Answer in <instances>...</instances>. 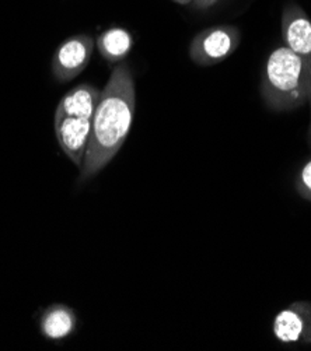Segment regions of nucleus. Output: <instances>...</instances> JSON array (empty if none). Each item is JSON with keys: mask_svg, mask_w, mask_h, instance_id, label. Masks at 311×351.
Listing matches in <instances>:
<instances>
[{"mask_svg": "<svg viewBox=\"0 0 311 351\" xmlns=\"http://www.w3.org/2000/svg\"><path fill=\"white\" fill-rule=\"evenodd\" d=\"M95 47L104 60L108 63H119L133 48L132 34L121 27L108 28L98 35Z\"/></svg>", "mask_w": 311, "mask_h": 351, "instance_id": "9d476101", "label": "nucleus"}, {"mask_svg": "<svg viewBox=\"0 0 311 351\" xmlns=\"http://www.w3.org/2000/svg\"><path fill=\"white\" fill-rule=\"evenodd\" d=\"M261 95L273 111L296 110L311 101V84L304 62L288 47L275 48L268 56Z\"/></svg>", "mask_w": 311, "mask_h": 351, "instance_id": "f03ea898", "label": "nucleus"}, {"mask_svg": "<svg viewBox=\"0 0 311 351\" xmlns=\"http://www.w3.org/2000/svg\"><path fill=\"white\" fill-rule=\"evenodd\" d=\"M241 41V32L234 25H215L198 32L192 38L188 53L198 66H214L231 56Z\"/></svg>", "mask_w": 311, "mask_h": 351, "instance_id": "7ed1b4c3", "label": "nucleus"}, {"mask_svg": "<svg viewBox=\"0 0 311 351\" xmlns=\"http://www.w3.org/2000/svg\"><path fill=\"white\" fill-rule=\"evenodd\" d=\"M296 188L303 197L311 200V160L307 161L300 169L296 180Z\"/></svg>", "mask_w": 311, "mask_h": 351, "instance_id": "9b49d317", "label": "nucleus"}, {"mask_svg": "<svg viewBox=\"0 0 311 351\" xmlns=\"http://www.w3.org/2000/svg\"><path fill=\"white\" fill-rule=\"evenodd\" d=\"M136 108L135 80L126 63H119L101 90L91 118L89 149L80 168V182L94 178L122 149L132 128Z\"/></svg>", "mask_w": 311, "mask_h": 351, "instance_id": "f257e3e1", "label": "nucleus"}, {"mask_svg": "<svg viewBox=\"0 0 311 351\" xmlns=\"http://www.w3.org/2000/svg\"><path fill=\"white\" fill-rule=\"evenodd\" d=\"M95 41L90 34H76L65 40L52 56V75L59 83H67L89 66Z\"/></svg>", "mask_w": 311, "mask_h": 351, "instance_id": "20e7f679", "label": "nucleus"}, {"mask_svg": "<svg viewBox=\"0 0 311 351\" xmlns=\"http://www.w3.org/2000/svg\"><path fill=\"white\" fill-rule=\"evenodd\" d=\"M273 335L282 343H311V304L295 302L273 319Z\"/></svg>", "mask_w": 311, "mask_h": 351, "instance_id": "0eeeda50", "label": "nucleus"}, {"mask_svg": "<svg viewBox=\"0 0 311 351\" xmlns=\"http://www.w3.org/2000/svg\"><path fill=\"white\" fill-rule=\"evenodd\" d=\"M281 28L285 47L293 51L304 62L311 84V20L299 5L290 2L284 8ZM308 138L311 143V125Z\"/></svg>", "mask_w": 311, "mask_h": 351, "instance_id": "39448f33", "label": "nucleus"}, {"mask_svg": "<svg viewBox=\"0 0 311 351\" xmlns=\"http://www.w3.org/2000/svg\"><path fill=\"white\" fill-rule=\"evenodd\" d=\"M58 145L65 156L82 168L91 134V119L73 117H54Z\"/></svg>", "mask_w": 311, "mask_h": 351, "instance_id": "423d86ee", "label": "nucleus"}, {"mask_svg": "<svg viewBox=\"0 0 311 351\" xmlns=\"http://www.w3.org/2000/svg\"><path fill=\"white\" fill-rule=\"evenodd\" d=\"M101 97V91L91 84H79L59 101L54 117H73L91 119Z\"/></svg>", "mask_w": 311, "mask_h": 351, "instance_id": "6e6552de", "label": "nucleus"}, {"mask_svg": "<svg viewBox=\"0 0 311 351\" xmlns=\"http://www.w3.org/2000/svg\"><path fill=\"white\" fill-rule=\"evenodd\" d=\"M218 2H219V0H194L192 5H194L196 9L206 10V9H209V8L215 6Z\"/></svg>", "mask_w": 311, "mask_h": 351, "instance_id": "f8f14e48", "label": "nucleus"}, {"mask_svg": "<svg viewBox=\"0 0 311 351\" xmlns=\"http://www.w3.org/2000/svg\"><path fill=\"white\" fill-rule=\"evenodd\" d=\"M172 2H176V3H178V5H192V2L194 0H172Z\"/></svg>", "mask_w": 311, "mask_h": 351, "instance_id": "ddd939ff", "label": "nucleus"}, {"mask_svg": "<svg viewBox=\"0 0 311 351\" xmlns=\"http://www.w3.org/2000/svg\"><path fill=\"white\" fill-rule=\"evenodd\" d=\"M78 328V317L72 308L63 304L48 306L40 318V330L48 340H63Z\"/></svg>", "mask_w": 311, "mask_h": 351, "instance_id": "1a4fd4ad", "label": "nucleus"}]
</instances>
